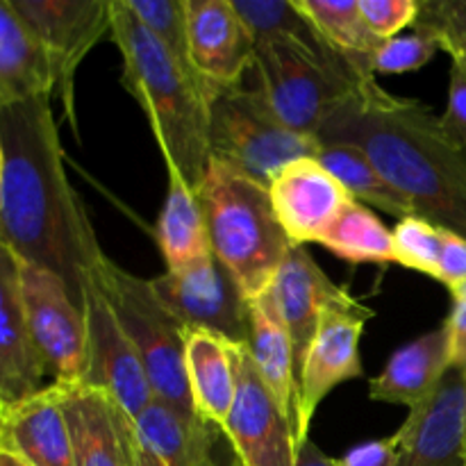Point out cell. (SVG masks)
<instances>
[{
    "instance_id": "1",
    "label": "cell",
    "mask_w": 466,
    "mask_h": 466,
    "mask_svg": "<svg viewBox=\"0 0 466 466\" xmlns=\"http://www.w3.org/2000/svg\"><path fill=\"white\" fill-rule=\"evenodd\" d=\"M50 100L36 96L0 107V241L21 262L62 278L85 312L86 285L105 253L66 176Z\"/></svg>"
},
{
    "instance_id": "2",
    "label": "cell",
    "mask_w": 466,
    "mask_h": 466,
    "mask_svg": "<svg viewBox=\"0 0 466 466\" xmlns=\"http://www.w3.org/2000/svg\"><path fill=\"white\" fill-rule=\"evenodd\" d=\"M319 144H350L412 203L417 217L466 239V150L426 103L376 80L321 126Z\"/></svg>"
},
{
    "instance_id": "3",
    "label": "cell",
    "mask_w": 466,
    "mask_h": 466,
    "mask_svg": "<svg viewBox=\"0 0 466 466\" xmlns=\"http://www.w3.org/2000/svg\"><path fill=\"white\" fill-rule=\"evenodd\" d=\"M109 39L121 50L123 86L148 116L167 168L198 191L209 167V103L217 86L177 62L123 0H112Z\"/></svg>"
},
{
    "instance_id": "4",
    "label": "cell",
    "mask_w": 466,
    "mask_h": 466,
    "mask_svg": "<svg viewBox=\"0 0 466 466\" xmlns=\"http://www.w3.org/2000/svg\"><path fill=\"white\" fill-rule=\"evenodd\" d=\"M250 89L289 130L317 139L323 123L376 80L367 62L339 53L326 41H258Z\"/></svg>"
},
{
    "instance_id": "5",
    "label": "cell",
    "mask_w": 466,
    "mask_h": 466,
    "mask_svg": "<svg viewBox=\"0 0 466 466\" xmlns=\"http://www.w3.org/2000/svg\"><path fill=\"white\" fill-rule=\"evenodd\" d=\"M198 198L214 258L235 278L246 299L267 294L294 246L278 221L268 187L230 164L209 159Z\"/></svg>"
},
{
    "instance_id": "6",
    "label": "cell",
    "mask_w": 466,
    "mask_h": 466,
    "mask_svg": "<svg viewBox=\"0 0 466 466\" xmlns=\"http://www.w3.org/2000/svg\"><path fill=\"white\" fill-rule=\"evenodd\" d=\"M139 353L155 400L196 414L187 380V330L159 300L150 280L137 278L105 255L91 280Z\"/></svg>"
},
{
    "instance_id": "7",
    "label": "cell",
    "mask_w": 466,
    "mask_h": 466,
    "mask_svg": "<svg viewBox=\"0 0 466 466\" xmlns=\"http://www.w3.org/2000/svg\"><path fill=\"white\" fill-rule=\"evenodd\" d=\"M319 141L289 130L250 86H221L209 103V159L268 185L273 173L314 157Z\"/></svg>"
},
{
    "instance_id": "8",
    "label": "cell",
    "mask_w": 466,
    "mask_h": 466,
    "mask_svg": "<svg viewBox=\"0 0 466 466\" xmlns=\"http://www.w3.org/2000/svg\"><path fill=\"white\" fill-rule=\"evenodd\" d=\"M150 285L185 330L209 332L250 349V300L214 253L182 271L162 273Z\"/></svg>"
},
{
    "instance_id": "9",
    "label": "cell",
    "mask_w": 466,
    "mask_h": 466,
    "mask_svg": "<svg viewBox=\"0 0 466 466\" xmlns=\"http://www.w3.org/2000/svg\"><path fill=\"white\" fill-rule=\"evenodd\" d=\"M44 48L55 91L76 127L73 80L82 59L112 35V0H9Z\"/></svg>"
},
{
    "instance_id": "10",
    "label": "cell",
    "mask_w": 466,
    "mask_h": 466,
    "mask_svg": "<svg viewBox=\"0 0 466 466\" xmlns=\"http://www.w3.org/2000/svg\"><path fill=\"white\" fill-rule=\"evenodd\" d=\"M237 394L221 426L239 466H296L299 441L291 419L268 390L253 353L232 346Z\"/></svg>"
},
{
    "instance_id": "11",
    "label": "cell",
    "mask_w": 466,
    "mask_h": 466,
    "mask_svg": "<svg viewBox=\"0 0 466 466\" xmlns=\"http://www.w3.org/2000/svg\"><path fill=\"white\" fill-rule=\"evenodd\" d=\"M21 296L27 330L53 382L85 380L86 321L66 282L46 268L21 262Z\"/></svg>"
},
{
    "instance_id": "12",
    "label": "cell",
    "mask_w": 466,
    "mask_h": 466,
    "mask_svg": "<svg viewBox=\"0 0 466 466\" xmlns=\"http://www.w3.org/2000/svg\"><path fill=\"white\" fill-rule=\"evenodd\" d=\"M373 309L346 294L323 309L299 376V446L309 440L314 412L337 385L362 376L360 337Z\"/></svg>"
},
{
    "instance_id": "13",
    "label": "cell",
    "mask_w": 466,
    "mask_h": 466,
    "mask_svg": "<svg viewBox=\"0 0 466 466\" xmlns=\"http://www.w3.org/2000/svg\"><path fill=\"white\" fill-rule=\"evenodd\" d=\"M71 435L76 466H137V421L100 387L50 382Z\"/></svg>"
},
{
    "instance_id": "14",
    "label": "cell",
    "mask_w": 466,
    "mask_h": 466,
    "mask_svg": "<svg viewBox=\"0 0 466 466\" xmlns=\"http://www.w3.org/2000/svg\"><path fill=\"white\" fill-rule=\"evenodd\" d=\"M86 385L109 391L132 419H139L155 400L148 373L130 337L123 330L103 291L89 282L85 294Z\"/></svg>"
},
{
    "instance_id": "15",
    "label": "cell",
    "mask_w": 466,
    "mask_h": 466,
    "mask_svg": "<svg viewBox=\"0 0 466 466\" xmlns=\"http://www.w3.org/2000/svg\"><path fill=\"white\" fill-rule=\"evenodd\" d=\"M394 466H466V378L451 369L394 435Z\"/></svg>"
},
{
    "instance_id": "16",
    "label": "cell",
    "mask_w": 466,
    "mask_h": 466,
    "mask_svg": "<svg viewBox=\"0 0 466 466\" xmlns=\"http://www.w3.org/2000/svg\"><path fill=\"white\" fill-rule=\"evenodd\" d=\"M189 59L194 71L212 86L241 85L253 66L258 39L232 0H185Z\"/></svg>"
},
{
    "instance_id": "17",
    "label": "cell",
    "mask_w": 466,
    "mask_h": 466,
    "mask_svg": "<svg viewBox=\"0 0 466 466\" xmlns=\"http://www.w3.org/2000/svg\"><path fill=\"white\" fill-rule=\"evenodd\" d=\"M268 196L280 226L294 246L319 241L350 194L323 168L317 157L285 164L268 180Z\"/></svg>"
},
{
    "instance_id": "18",
    "label": "cell",
    "mask_w": 466,
    "mask_h": 466,
    "mask_svg": "<svg viewBox=\"0 0 466 466\" xmlns=\"http://www.w3.org/2000/svg\"><path fill=\"white\" fill-rule=\"evenodd\" d=\"M44 362L27 330L21 296V259L0 241V403L44 390Z\"/></svg>"
},
{
    "instance_id": "19",
    "label": "cell",
    "mask_w": 466,
    "mask_h": 466,
    "mask_svg": "<svg viewBox=\"0 0 466 466\" xmlns=\"http://www.w3.org/2000/svg\"><path fill=\"white\" fill-rule=\"evenodd\" d=\"M267 294L271 296L273 305H276L278 314L285 323L287 335L294 346L296 371L300 376V369H303L309 346L317 335L323 309L332 300L344 299L349 291L335 285L323 273V268L319 267L317 259L309 255L305 246H291Z\"/></svg>"
},
{
    "instance_id": "20",
    "label": "cell",
    "mask_w": 466,
    "mask_h": 466,
    "mask_svg": "<svg viewBox=\"0 0 466 466\" xmlns=\"http://www.w3.org/2000/svg\"><path fill=\"white\" fill-rule=\"evenodd\" d=\"M0 451L27 466H76L57 391L46 385L14 403H0Z\"/></svg>"
},
{
    "instance_id": "21",
    "label": "cell",
    "mask_w": 466,
    "mask_h": 466,
    "mask_svg": "<svg viewBox=\"0 0 466 466\" xmlns=\"http://www.w3.org/2000/svg\"><path fill=\"white\" fill-rule=\"evenodd\" d=\"M218 432L198 414L153 400L137 419V466H208Z\"/></svg>"
},
{
    "instance_id": "22",
    "label": "cell",
    "mask_w": 466,
    "mask_h": 466,
    "mask_svg": "<svg viewBox=\"0 0 466 466\" xmlns=\"http://www.w3.org/2000/svg\"><path fill=\"white\" fill-rule=\"evenodd\" d=\"M451 371L449 328L440 326L426 332L405 349L396 350L387 362L385 371L369 385V396L380 403L405 405L414 410L426 403L446 373Z\"/></svg>"
},
{
    "instance_id": "23",
    "label": "cell",
    "mask_w": 466,
    "mask_h": 466,
    "mask_svg": "<svg viewBox=\"0 0 466 466\" xmlns=\"http://www.w3.org/2000/svg\"><path fill=\"white\" fill-rule=\"evenodd\" d=\"M185 339L187 380L196 414L221 431L237 394L232 344L200 330H187Z\"/></svg>"
},
{
    "instance_id": "24",
    "label": "cell",
    "mask_w": 466,
    "mask_h": 466,
    "mask_svg": "<svg viewBox=\"0 0 466 466\" xmlns=\"http://www.w3.org/2000/svg\"><path fill=\"white\" fill-rule=\"evenodd\" d=\"M50 62L9 0H0V107L53 96Z\"/></svg>"
},
{
    "instance_id": "25",
    "label": "cell",
    "mask_w": 466,
    "mask_h": 466,
    "mask_svg": "<svg viewBox=\"0 0 466 466\" xmlns=\"http://www.w3.org/2000/svg\"><path fill=\"white\" fill-rule=\"evenodd\" d=\"M250 326H253L250 353L258 364L259 376L291 419L299 437V371H296L294 346L268 294L250 300Z\"/></svg>"
},
{
    "instance_id": "26",
    "label": "cell",
    "mask_w": 466,
    "mask_h": 466,
    "mask_svg": "<svg viewBox=\"0 0 466 466\" xmlns=\"http://www.w3.org/2000/svg\"><path fill=\"white\" fill-rule=\"evenodd\" d=\"M168 173V191L157 221V241L167 259V271H182L212 253L198 191L173 168Z\"/></svg>"
},
{
    "instance_id": "27",
    "label": "cell",
    "mask_w": 466,
    "mask_h": 466,
    "mask_svg": "<svg viewBox=\"0 0 466 466\" xmlns=\"http://www.w3.org/2000/svg\"><path fill=\"white\" fill-rule=\"evenodd\" d=\"M314 157L344 187L350 198L371 203L373 208L391 214L399 221L417 217L412 203L373 167L371 159L350 144H319Z\"/></svg>"
},
{
    "instance_id": "28",
    "label": "cell",
    "mask_w": 466,
    "mask_h": 466,
    "mask_svg": "<svg viewBox=\"0 0 466 466\" xmlns=\"http://www.w3.org/2000/svg\"><path fill=\"white\" fill-rule=\"evenodd\" d=\"M317 244L353 264L394 262V241L385 223L369 208L350 198L335 221L323 230Z\"/></svg>"
},
{
    "instance_id": "29",
    "label": "cell",
    "mask_w": 466,
    "mask_h": 466,
    "mask_svg": "<svg viewBox=\"0 0 466 466\" xmlns=\"http://www.w3.org/2000/svg\"><path fill=\"white\" fill-rule=\"evenodd\" d=\"M296 7L317 27L328 46L371 66L373 55L382 46L360 12V0H296Z\"/></svg>"
},
{
    "instance_id": "30",
    "label": "cell",
    "mask_w": 466,
    "mask_h": 466,
    "mask_svg": "<svg viewBox=\"0 0 466 466\" xmlns=\"http://www.w3.org/2000/svg\"><path fill=\"white\" fill-rule=\"evenodd\" d=\"M235 9L258 41L299 39L319 44L323 36L296 7V0H232Z\"/></svg>"
},
{
    "instance_id": "31",
    "label": "cell",
    "mask_w": 466,
    "mask_h": 466,
    "mask_svg": "<svg viewBox=\"0 0 466 466\" xmlns=\"http://www.w3.org/2000/svg\"><path fill=\"white\" fill-rule=\"evenodd\" d=\"M137 21L173 55L180 64L191 66L189 30H187L185 0H123Z\"/></svg>"
},
{
    "instance_id": "32",
    "label": "cell",
    "mask_w": 466,
    "mask_h": 466,
    "mask_svg": "<svg viewBox=\"0 0 466 466\" xmlns=\"http://www.w3.org/2000/svg\"><path fill=\"white\" fill-rule=\"evenodd\" d=\"M441 235L444 228L432 226L421 217H408L391 230L394 241V262L414 268L419 273L437 278L441 258Z\"/></svg>"
},
{
    "instance_id": "33",
    "label": "cell",
    "mask_w": 466,
    "mask_h": 466,
    "mask_svg": "<svg viewBox=\"0 0 466 466\" xmlns=\"http://www.w3.org/2000/svg\"><path fill=\"white\" fill-rule=\"evenodd\" d=\"M414 30L431 35L451 62L466 66V0H419Z\"/></svg>"
},
{
    "instance_id": "34",
    "label": "cell",
    "mask_w": 466,
    "mask_h": 466,
    "mask_svg": "<svg viewBox=\"0 0 466 466\" xmlns=\"http://www.w3.org/2000/svg\"><path fill=\"white\" fill-rule=\"evenodd\" d=\"M440 50V44L421 30L391 36V39L382 41L378 53L373 55L371 71L373 76H400V73L419 71Z\"/></svg>"
},
{
    "instance_id": "35",
    "label": "cell",
    "mask_w": 466,
    "mask_h": 466,
    "mask_svg": "<svg viewBox=\"0 0 466 466\" xmlns=\"http://www.w3.org/2000/svg\"><path fill=\"white\" fill-rule=\"evenodd\" d=\"M360 12L373 35L387 41L399 36L403 27L414 25L419 16V0H360Z\"/></svg>"
},
{
    "instance_id": "36",
    "label": "cell",
    "mask_w": 466,
    "mask_h": 466,
    "mask_svg": "<svg viewBox=\"0 0 466 466\" xmlns=\"http://www.w3.org/2000/svg\"><path fill=\"white\" fill-rule=\"evenodd\" d=\"M440 123L441 130L466 150V66L460 62H451L449 105Z\"/></svg>"
},
{
    "instance_id": "37",
    "label": "cell",
    "mask_w": 466,
    "mask_h": 466,
    "mask_svg": "<svg viewBox=\"0 0 466 466\" xmlns=\"http://www.w3.org/2000/svg\"><path fill=\"white\" fill-rule=\"evenodd\" d=\"M435 280L449 289H455L466 280V239L451 230L441 235V258Z\"/></svg>"
},
{
    "instance_id": "38",
    "label": "cell",
    "mask_w": 466,
    "mask_h": 466,
    "mask_svg": "<svg viewBox=\"0 0 466 466\" xmlns=\"http://www.w3.org/2000/svg\"><path fill=\"white\" fill-rule=\"evenodd\" d=\"M396 460V440L394 435L387 440L369 441V444L355 446L353 451L337 460V466H394Z\"/></svg>"
},
{
    "instance_id": "39",
    "label": "cell",
    "mask_w": 466,
    "mask_h": 466,
    "mask_svg": "<svg viewBox=\"0 0 466 466\" xmlns=\"http://www.w3.org/2000/svg\"><path fill=\"white\" fill-rule=\"evenodd\" d=\"M451 344V369L466 378V300L453 299V309L446 319Z\"/></svg>"
},
{
    "instance_id": "40",
    "label": "cell",
    "mask_w": 466,
    "mask_h": 466,
    "mask_svg": "<svg viewBox=\"0 0 466 466\" xmlns=\"http://www.w3.org/2000/svg\"><path fill=\"white\" fill-rule=\"evenodd\" d=\"M235 466H239L237 464V460H235ZM296 466H337V460L328 458L326 453H321V449H319L312 440H308L299 446V453H296Z\"/></svg>"
},
{
    "instance_id": "41",
    "label": "cell",
    "mask_w": 466,
    "mask_h": 466,
    "mask_svg": "<svg viewBox=\"0 0 466 466\" xmlns=\"http://www.w3.org/2000/svg\"><path fill=\"white\" fill-rule=\"evenodd\" d=\"M0 466H27V464L21 462L18 458H14V455L3 453V451H0Z\"/></svg>"
},
{
    "instance_id": "42",
    "label": "cell",
    "mask_w": 466,
    "mask_h": 466,
    "mask_svg": "<svg viewBox=\"0 0 466 466\" xmlns=\"http://www.w3.org/2000/svg\"><path fill=\"white\" fill-rule=\"evenodd\" d=\"M217 449H218V444H217ZM208 466H235V455H230V458L228 460H221L217 455V451H214V458H212V462H209Z\"/></svg>"
},
{
    "instance_id": "43",
    "label": "cell",
    "mask_w": 466,
    "mask_h": 466,
    "mask_svg": "<svg viewBox=\"0 0 466 466\" xmlns=\"http://www.w3.org/2000/svg\"><path fill=\"white\" fill-rule=\"evenodd\" d=\"M451 294H453V299H464L466 300V280L462 285H458L455 289H451Z\"/></svg>"
},
{
    "instance_id": "44",
    "label": "cell",
    "mask_w": 466,
    "mask_h": 466,
    "mask_svg": "<svg viewBox=\"0 0 466 466\" xmlns=\"http://www.w3.org/2000/svg\"><path fill=\"white\" fill-rule=\"evenodd\" d=\"M3 168H5V157H3V144H0V185H3Z\"/></svg>"
}]
</instances>
